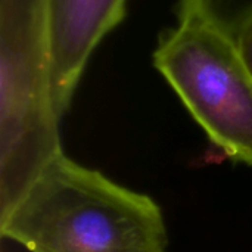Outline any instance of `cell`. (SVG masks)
I'll return each mask as SVG.
<instances>
[{"label": "cell", "instance_id": "8992f818", "mask_svg": "<svg viewBox=\"0 0 252 252\" xmlns=\"http://www.w3.org/2000/svg\"><path fill=\"white\" fill-rule=\"evenodd\" d=\"M235 38L245 63L252 72V18L242 27V30L236 34Z\"/></svg>", "mask_w": 252, "mask_h": 252}, {"label": "cell", "instance_id": "6da1fadb", "mask_svg": "<svg viewBox=\"0 0 252 252\" xmlns=\"http://www.w3.org/2000/svg\"><path fill=\"white\" fill-rule=\"evenodd\" d=\"M0 233L30 252H168L165 219L155 199L63 151L0 217Z\"/></svg>", "mask_w": 252, "mask_h": 252}, {"label": "cell", "instance_id": "7a4b0ae2", "mask_svg": "<svg viewBox=\"0 0 252 252\" xmlns=\"http://www.w3.org/2000/svg\"><path fill=\"white\" fill-rule=\"evenodd\" d=\"M50 0H0V216L62 151Z\"/></svg>", "mask_w": 252, "mask_h": 252}, {"label": "cell", "instance_id": "5b68a950", "mask_svg": "<svg viewBox=\"0 0 252 252\" xmlns=\"http://www.w3.org/2000/svg\"><path fill=\"white\" fill-rule=\"evenodd\" d=\"M177 16L204 19L236 37L252 18V0H179Z\"/></svg>", "mask_w": 252, "mask_h": 252}, {"label": "cell", "instance_id": "3957f363", "mask_svg": "<svg viewBox=\"0 0 252 252\" xmlns=\"http://www.w3.org/2000/svg\"><path fill=\"white\" fill-rule=\"evenodd\" d=\"M154 65L227 158L252 165V72L236 38L199 18L164 31Z\"/></svg>", "mask_w": 252, "mask_h": 252}, {"label": "cell", "instance_id": "277c9868", "mask_svg": "<svg viewBox=\"0 0 252 252\" xmlns=\"http://www.w3.org/2000/svg\"><path fill=\"white\" fill-rule=\"evenodd\" d=\"M127 13V0H50L52 87L63 117L100 41Z\"/></svg>", "mask_w": 252, "mask_h": 252}]
</instances>
